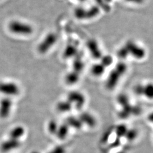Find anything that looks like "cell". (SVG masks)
Returning a JSON list of instances; mask_svg holds the SVG:
<instances>
[{"mask_svg":"<svg viewBox=\"0 0 153 153\" xmlns=\"http://www.w3.org/2000/svg\"><path fill=\"white\" fill-rule=\"evenodd\" d=\"M126 70L127 65L124 62L118 63L109 73L105 83L106 88L109 90L114 89L120 81L121 78L126 73Z\"/></svg>","mask_w":153,"mask_h":153,"instance_id":"obj_1","label":"cell"},{"mask_svg":"<svg viewBox=\"0 0 153 153\" xmlns=\"http://www.w3.org/2000/svg\"><path fill=\"white\" fill-rule=\"evenodd\" d=\"M10 31L14 33L22 35H30L33 31V26L25 22L14 21L9 25Z\"/></svg>","mask_w":153,"mask_h":153,"instance_id":"obj_2","label":"cell"},{"mask_svg":"<svg viewBox=\"0 0 153 153\" xmlns=\"http://www.w3.org/2000/svg\"><path fill=\"white\" fill-rule=\"evenodd\" d=\"M57 39V35L55 33H50L47 34L39 44L37 48L39 53L40 54L46 53L56 44Z\"/></svg>","mask_w":153,"mask_h":153,"instance_id":"obj_3","label":"cell"},{"mask_svg":"<svg viewBox=\"0 0 153 153\" xmlns=\"http://www.w3.org/2000/svg\"><path fill=\"white\" fill-rule=\"evenodd\" d=\"M66 100L77 109H81L86 103V98L84 95L77 91H73L69 93Z\"/></svg>","mask_w":153,"mask_h":153,"instance_id":"obj_4","label":"cell"},{"mask_svg":"<svg viewBox=\"0 0 153 153\" xmlns=\"http://www.w3.org/2000/svg\"><path fill=\"white\" fill-rule=\"evenodd\" d=\"M124 46L127 49L129 55H131L137 59L141 60L146 56L145 50L132 41L127 42Z\"/></svg>","mask_w":153,"mask_h":153,"instance_id":"obj_5","label":"cell"},{"mask_svg":"<svg viewBox=\"0 0 153 153\" xmlns=\"http://www.w3.org/2000/svg\"><path fill=\"white\" fill-rule=\"evenodd\" d=\"M20 92L19 86L14 82H0V93L14 96Z\"/></svg>","mask_w":153,"mask_h":153,"instance_id":"obj_6","label":"cell"},{"mask_svg":"<svg viewBox=\"0 0 153 153\" xmlns=\"http://www.w3.org/2000/svg\"><path fill=\"white\" fill-rule=\"evenodd\" d=\"M21 145L22 143L19 141V140H16L9 138V139L1 143L0 149L3 153H7L19 148Z\"/></svg>","mask_w":153,"mask_h":153,"instance_id":"obj_7","label":"cell"},{"mask_svg":"<svg viewBox=\"0 0 153 153\" xmlns=\"http://www.w3.org/2000/svg\"><path fill=\"white\" fill-rule=\"evenodd\" d=\"M13 102L10 98H4L0 102V117L7 118L10 114Z\"/></svg>","mask_w":153,"mask_h":153,"instance_id":"obj_8","label":"cell"},{"mask_svg":"<svg viewBox=\"0 0 153 153\" xmlns=\"http://www.w3.org/2000/svg\"><path fill=\"white\" fill-rule=\"evenodd\" d=\"M88 48L93 56V58L95 59H100L103 56L102 51L99 48V44L94 39H90L88 41L87 43Z\"/></svg>","mask_w":153,"mask_h":153,"instance_id":"obj_9","label":"cell"},{"mask_svg":"<svg viewBox=\"0 0 153 153\" xmlns=\"http://www.w3.org/2000/svg\"><path fill=\"white\" fill-rule=\"evenodd\" d=\"M79 119L81 121L83 125V124H85V125L90 128L94 127L97 124V120L95 117L88 112L81 113L79 116Z\"/></svg>","mask_w":153,"mask_h":153,"instance_id":"obj_10","label":"cell"},{"mask_svg":"<svg viewBox=\"0 0 153 153\" xmlns=\"http://www.w3.org/2000/svg\"><path fill=\"white\" fill-rule=\"evenodd\" d=\"M79 73L73 70L66 75L65 81L68 85H73L79 81Z\"/></svg>","mask_w":153,"mask_h":153,"instance_id":"obj_11","label":"cell"},{"mask_svg":"<svg viewBox=\"0 0 153 153\" xmlns=\"http://www.w3.org/2000/svg\"><path fill=\"white\" fill-rule=\"evenodd\" d=\"M69 128L70 127L68 126V124L66 123L61 124L60 126H59L57 131L56 133V136L61 140L65 139L66 137L68 135Z\"/></svg>","mask_w":153,"mask_h":153,"instance_id":"obj_12","label":"cell"},{"mask_svg":"<svg viewBox=\"0 0 153 153\" xmlns=\"http://www.w3.org/2000/svg\"><path fill=\"white\" fill-rule=\"evenodd\" d=\"M66 123L69 127H71L72 128L76 129H80L83 126V124L79 117H76L74 116L68 117Z\"/></svg>","mask_w":153,"mask_h":153,"instance_id":"obj_13","label":"cell"},{"mask_svg":"<svg viewBox=\"0 0 153 153\" xmlns=\"http://www.w3.org/2000/svg\"><path fill=\"white\" fill-rule=\"evenodd\" d=\"M73 105L67 100L59 102L56 105L57 110L61 113H66L71 111Z\"/></svg>","mask_w":153,"mask_h":153,"instance_id":"obj_14","label":"cell"},{"mask_svg":"<svg viewBox=\"0 0 153 153\" xmlns=\"http://www.w3.org/2000/svg\"><path fill=\"white\" fill-rule=\"evenodd\" d=\"M25 133V130L23 126H17L14 128L10 132L9 138L16 140H19V138L24 135Z\"/></svg>","mask_w":153,"mask_h":153,"instance_id":"obj_15","label":"cell"},{"mask_svg":"<svg viewBox=\"0 0 153 153\" xmlns=\"http://www.w3.org/2000/svg\"><path fill=\"white\" fill-rule=\"evenodd\" d=\"M78 52V49L76 45L70 44L66 47L64 52V57L66 59H69L74 56Z\"/></svg>","mask_w":153,"mask_h":153,"instance_id":"obj_16","label":"cell"},{"mask_svg":"<svg viewBox=\"0 0 153 153\" xmlns=\"http://www.w3.org/2000/svg\"><path fill=\"white\" fill-rule=\"evenodd\" d=\"M105 71V68L101 63H97L93 65L91 68V73L94 76H102Z\"/></svg>","mask_w":153,"mask_h":153,"instance_id":"obj_17","label":"cell"},{"mask_svg":"<svg viewBox=\"0 0 153 153\" xmlns=\"http://www.w3.org/2000/svg\"><path fill=\"white\" fill-rule=\"evenodd\" d=\"M128 128L124 124H120L117 126L115 129V132L116 133L117 137L119 138L121 137H125L126 133L128 131Z\"/></svg>","mask_w":153,"mask_h":153,"instance_id":"obj_18","label":"cell"},{"mask_svg":"<svg viewBox=\"0 0 153 153\" xmlns=\"http://www.w3.org/2000/svg\"><path fill=\"white\" fill-rule=\"evenodd\" d=\"M84 68V63L81 59H76L73 64V70L80 73Z\"/></svg>","mask_w":153,"mask_h":153,"instance_id":"obj_19","label":"cell"},{"mask_svg":"<svg viewBox=\"0 0 153 153\" xmlns=\"http://www.w3.org/2000/svg\"><path fill=\"white\" fill-rule=\"evenodd\" d=\"M143 95L148 98L152 99L153 96V85L151 83L143 86Z\"/></svg>","mask_w":153,"mask_h":153,"instance_id":"obj_20","label":"cell"},{"mask_svg":"<svg viewBox=\"0 0 153 153\" xmlns=\"http://www.w3.org/2000/svg\"><path fill=\"white\" fill-rule=\"evenodd\" d=\"M59 127V125L57 124V122L54 120L49 121L47 126L48 131L51 134H56L57 129Z\"/></svg>","mask_w":153,"mask_h":153,"instance_id":"obj_21","label":"cell"},{"mask_svg":"<svg viewBox=\"0 0 153 153\" xmlns=\"http://www.w3.org/2000/svg\"><path fill=\"white\" fill-rule=\"evenodd\" d=\"M117 102L119 104L122 106V107H125L126 105H128L130 104V101L128 97L124 94H120L117 97Z\"/></svg>","mask_w":153,"mask_h":153,"instance_id":"obj_22","label":"cell"},{"mask_svg":"<svg viewBox=\"0 0 153 153\" xmlns=\"http://www.w3.org/2000/svg\"><path fill=\"white\" fill-rule=\"evenodd\" d=\"M138 136V132L136 129H128V131L126 133L125 137L129 141H133Z\"/></svg>","mask_w":153,"mask_h":153,"instance_id":"obj_23","label":"cell"},{"mask_svg":"<svg viewBox=\"0 0 153 153\" xmlns=\"http://www.w3.org/2000/svg\"><path fill=\"white\" fill-rule=\"evenodd\" d=\"M113 62V58L109 55L103 56L101 57V64L106 68L112 64Z\"/></svg>","mask_w":153,"mask_h":153,"instance_id":"obj_24","label":"cell"},{"mask_svg":"<svg viewBox=\"0 0 153 153\" xmlns=\"http://www.w3.org/2000/svg\"><path fill=\"white\" fill-rule=\"evenodd\" d=\"M117 54H118V56H119V57H120L121 59H126L129 55L128 53V52L127 49H126L125 46L123 47L122 48H121L118 51Z\"/></svg>","mask_w":153,"mask_h":153,"instance_id":"obj_25","label":"cell"},{"mask_svg":"<svg viewBox=\"0 0 153 153\" xmlns=\"http://www.w3.org/2000/svg\"><path fill=\"white\" fill-rule=\"evenodd\" d=\"M65 148L62 146H57L48 153H65Z\"/></svg>","mask_w":153,"mask_h":153,"instance_id":"obj_26","label":"cell"},{"mask_svg":"<svg viewBox=\"0 0 153 153\" xmlns=\"http://www.w3.org/2000/svg\"><path fill=\"white\" fill-rule=\"evenodd\" d=\"M143 85H137L134 88L136 94L140 95H143Z\"/></svg>","mask_w":153,"mask_h":153,"instance_id":"obj_27","label":"cell"},{"mask_svg":"<svg viewBox=\"0 0 153 153\" xmlns=\"http://www.w3.org/2000/svg\"><path fill=\"white\" fill-rule=\"evenodd\" d=\"M120 145V138L117 137L114 142L110 145V148H116Z\"/></svg>","mask_w":153,"mask_h":153,"instance_id":"obj_28","label":"cell"},{"mask_svg":"<svg viewBox=\"0 0 153 153\" xmlns=\"http://www.w3.org/2000/svg\"><path fill=\"white\" fill-rule=\"evenodd\" d=\"M126 1H129V2H133L134 3H138L140 4V2H142L143 0H126Z\"/></svg>","mask_w":153,"mask_h":153,"instance_id":"obj_29","label":"cell"},{"mask_svg":"<svg viewBox=\"0 0 153 153\" xmlns=\"http://www.w3.org/2000/svg\"><path fill=\"white\" fill-rule=\"evenodd\" d=\"M117 153H126V152L125 151H120V152H119Z\"/></svg>","mask_w":153,"mask_h":153,"instance_id":"obj_30","label":"cell"},{"mask_svg":"<svg viewBox=\"0 0 153 153\" xmlns=\"http://www.w3.org/2000/svg\"><path fill=\"white\" fill-rule=\"evenodd\" d=\"M31 153H39V152H35H35H31Z\"/></svg>","mask_w":153,"mask_h":153,"instance_id":"obj_31","label":"cell"},{"mask_svg":"<svg viewBox=\"0 0 153 153\" xmlns=\"http://www.w3.org/2000/svg\"><path fill=\"white\" fill-rule=\"evenodd\" d=\"M79 1H84V0H79Z\"/></svg>","mask_w":153,"mask_h":153,"instance_id":"obj_32","label":"cell"}]
</instances>
